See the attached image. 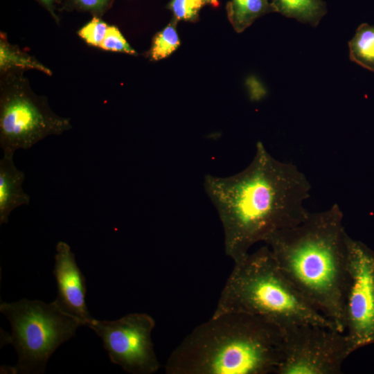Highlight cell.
Here are the masks:
<instances>
[{"instance_id": "obj_1", "label": "cell", "mask_w": 374, "mask_h": 374, "mask_svg": "<svg viewBox=\"0 0 374 374\" xmlns=\"http://www.w3.org/2000/svg\"><path fill=\"white\" fill-rule=\"evenodd\" d=\"M203 186L222 225L225 253L233 262L256 243L310 214L304 207L312 188L308 178L295 165L275 159L261 141L244 170L228 177L206 175Z\"/></svg>"}, {"instance_id": "obj_2", "label": "cell", "mask_w": 374, "mask_h": 374, "mask_svg": "<svg viewBox=\"0 0 374 374\" xmlns=\"http://www.w3.org/2000/svg\"><path fill=\"white\" fill-rule=\"evenodd\" d=\"M337 204L310 213L301 223L277 231L264 242L301 294L345 332L347 233Z\"/></svg>"}, {"instance_id": "obj_3", "label": "cell", "mask_w": 374, "mask_h": 374, "mask_svg": "<svg viewBox=\"0 0 374 374\" xmlns=\"http://www.w3.org/2000/svg\"><path fill=\"white\" fill-rule=\"evenodd\" d=\"M283 329L243 312L212 317L172 351L167 374L275 373L283 357Z\"/></svg>"}, {"instance_id": "obj_4", "label": "cell", "mask_w": 374, "mask_h": 374, "mask_svg": "<svg viewBox=\"0 0 374 374\" xmlns=\"http://www.w3.org/2000/svg\"><path fill=\"white\" fill-rule=\"evenodd\" d=\"M226 312L258 316L283 329L314 324L337 330L285 276L267 245L234 262L213 315Z\"/></svg>"}, {"instance_id": "obj_5", "label": "cell", "mask_w": 374, "mask_h": 374, "mask_svg": "<svg viewBox=\"0 0 374 374\" xmlns=\"http://www.w3.org/2000/svg\"><path fill=\"white\" fill-rule=\"evenodd\" d=\"M0 312L11 325V335L3 338L17 353L18 362L12 368L15 373H43L54 351L82 326L53 302L26 299L1 302Z\"/></svg>"}, {"instance_id": "obj_6", "label": "cell", "mask_w": 374, "mask_h": 374, "mask_svg": "<svg viewBox=\"0 0 374 374\" xmlns=\"http://www.w3.org/2000/svg\"><path fill=\"white\" fill-rule=\"evenodd\" d=\"M0 99V145L3 154L27 150L49 135L71 128L70 119L55 114L46 100L35 95L25 81L11 79Z\"/></svg>"}, {"instance_id": "obj_7", "label": "cell", "mask_w": 374, "mask_h": 374, "mask_svg": "<svg viewBox=\"0 0 374 374\" xmlns=\"http://www.w3.org/2000/svg\"><path fill=\"white\" fill-rule=\"evenodd\" d=\"M351 354L345 332L314 324L283 328V357L275 374H340Z\"/></svg>"}, {"instance_id": "obj_8", "label": "cell", "mask_w": 374, "mask_h": 374, "mask_svg": "<svg viewBox=\"0 0 374 374\" xmlns=\"http://www.w3.org/2000/svg\"><path fill=\"white\" fill-rule=\"evenodd\" d=\"M346 246L345 334L352 353L374 344V251L348 234Z\"/></svg>"}, {"instance_id": "obj_9", "label": "cell", "mask_w": 374, "mask_h": 374, "mask_svg": "<svg viewBox=\"0 0 374 374\" xmlns=\"http://www.w3.org/2000/svg\"><path fill=\"white\" fill-rule=\"evenodd\" d=\"M154 319L145 313H130L114 321L93 319L87 327L102 339L110 361L132 374H152L161 364L154 352Z\"/></svg>"}, {"instance_id": "obj_10", "label": "cell", "mask_w": 374, "mask_h": 374, "mask_svg": "<svg viewBox=\"0 0 374 374\" xmlns=\"http://www.w3.org/2000/svg\"><path fill=\"white\" fill-rule=\"evenodd\" d=\"M53 274L57 287V297L53 302L62 311L78 320L82 326H87L93 318L85 301V278L70 246L65 242L60 241L56 245Z\"/></svg>"}, {"instance_id": "obj_11", "label": "cell", "mask_w": 374, "mask_h": 374, "mask_svg": "<svg viewBox=\"0 0 374 374\" xmlns=\"http://www.w3.org/2000/svg\"><path fill=\"white\" fill-rule=\"evenodd\" d=\"M12 155L3 154L0 160V224L8 223L12 211L28 205L30 197L23 190L24 173L14 164Z\"/></svg>"}, {"instance_id": "obj_12", "label": "cell", "mask_w": 374, "mask_h": 374, "mask_svg": "<svg viewBox=\"0 0 374 374\" xmlns=\"http://www.w3.org/2000/svg\"><path fill=\"white\" fill-rule=\"evenodd\" d=\"M226 11L229 21L237 33L243 32L259 17L276 12L270 0H230Z\"/></svg>"}, {"instance_id": "obj_13", "label": "cell", "mask_w": 374, "mask_h": 374, "mask_svg": "<svg viewBox=\"0 0 374 374\" xmlns=\"http://www.w3.org/2000/svg\"><path fill=\"white\" fill-rule=\"evenodd\" d=\"M270 1L276 12L314 27L327 13V5L323 0H270Z\"/></svg>"}, {"instance_id": "obj_14", "label": "cell", "mask_w": 374, "mask_h": 374, "mask_svg": "<svg viewBox=\"0 0 374 374\" xmlns=\"http://www.w3.org/2000/svg\"><path fill=\"white\" fill-rule=\"evenodd\" d=\"M351 61L374 72V26L360 24L348 42Z\"/></svg>"}, {"instance_id": "obj_15", "label": "cell", "mask_w": 374, "mask_h": 374, "mask_svg": "<svg viewBox=\"0 0 374 374\" xmlns=\"http://www.w3.org/2000/svg\"><path fill=\"white\" fill-rule=\"evenodd\" d=\"M0 69L3 71L12 69H34L48 75L52 74L49 69L34 57L9 44L2 34L0 39Z\"/></svg>"}, {"instance_id": "obj_16", "label": "cell", "mask_w": 374, "mask_h": 374, "mask_svg": "<svg viewBox=\"0 0 374 374\" xmlns=\"http://www.w3.org/2000/svg\"><path fill=\"white\" fill-rule=\"evenodd\" d=\"M178 20L175 17L154 37L150 57L152 60H159L169 56L180 45L177 32Z\"/></svg>"}, {"instance_id": "obj_17", "label": "cell", "mask_w": 374, "mask_h": 374, "mask_svg": "<svg viewBox=\"0 0 374 374\" xmlns=\"http://www.w3.org/2000/svg\"><path fill=\"white\" fill-rule=\"evenodd\" d=\"M205 4L203 0H171L168 8L178 21L193 22L198 20L199 12Z\"/></svg>"}, {"instance_id": "obj_18", "label": "cell", "mask_w": 374, "mask_h": 374, "mask_svg": "<svg viewBox=\"0 0 374 374\" xmlns=\"http://www.w3.org/2000/svg\"><path fill=\"white\" fill-rule=\"evenodd\" d=\"M100 48L112 51L136 55V52L130 46L121 31L114 26H109Z\"/></svg>"}, {"instance_id": "obj_19", "label": "cell", "mask_w": 374, "mask_h": 374, "mask_svg": "<svg viewBox=\"0 0 374 374\" xmlns=\"http://www.w3.org/2000/svg\"><path fill=\"white\" fill-rule=\"evenodd\" d=\"M108 26L102 19L98 17H94L79 30L78 35L88 44L95 47H100Z\"/></svg>"}, {"instance_id": "obj_20", "label": "cell", "mask_w": 374, "mask_h": 374, "mask_svg": "<svg viewBox=\"0 0 374 374\" xmlns=\"http://www.w3.org/2000/svg\"><path fill=\"white\" fill-rule=\"evenodd\" d=\"M114 0H67V4L81 10L96 15H103L112 4Z\"/></svg>"}, {"instance_id": "obj_21", "label": "cell", "mask_w": 374, "mask_h": 374, "mask_svg": "<svg viewBox=\"0 0 374 374\" xmlns=\"http://www.w3.org/2000/svg\"><path fill=\"white\" fill-rule=\"evenodd\" d=\"M46 8L51 13L53 17H55L54 12L55 4L57 0H39Z\"/></svg>"}, {"instance_id": "obj_22", "label": "cell", "mask_w": 374, "mask_h": 374, "mask_svg": "<svg viewBox=\"0 0 374 374\" xmlns=\"http://www.w3.org/2000/svg\"><path fill=\"white\" fill-rule=\"evenodd\" d=\"M206 4H209L214 8H217L220 5L218 0H203Z\"/></svg>"}]
</instances>
